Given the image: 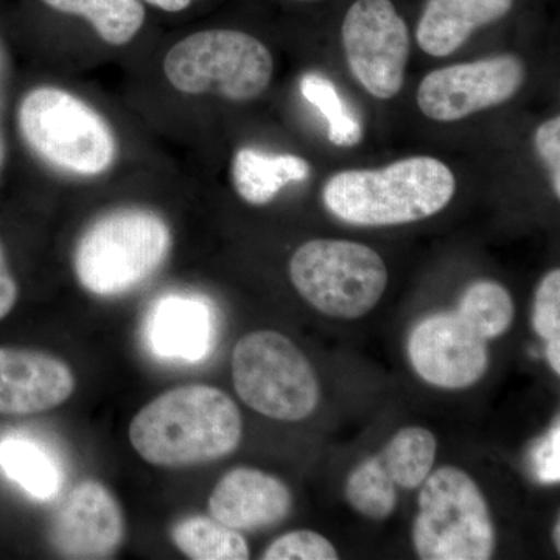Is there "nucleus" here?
<instances>
[{
	"mask_svg": "<svg viewBox=\"0 0 560 560\" xmlns=\"http://www.w3.org/2000/svg\"><path fill=\"white\" fill-rule=\"evenodd\" d=\"M302 95L323 114L329 125V140L337 147H355L363 138V127L342 101L334 81L323 73H307L301 81Z\"/></svg>",
	"mask_w": 560,
	"mask_h": 560,
	"instance_id": "nucleus-24",
	"label": "nucleus"
},
{
	"mask_svg": "<svg viewBox=\"0 0 560 560\" xmlns=\"http://www.w3.org/2000/svg\"><path fill=\"white\" fill-rule=\"evenodd\" d=\"M396 488L375 455L352 470L346 481L345 495L359 514L372 521H385L396 510Z\"/></svg>",
	"mask_w": 560,
	"mask_h": 560,
	"instance_id": "nucleus-23",
	"label": "nucleus"
},
{
	"mask_svg": "<svg viewBox=\"0 0 560 560\" xmlns=\"http://www.w3.org/2000/svg\"><path fill=\"white\" fill-rule=\"evenodd\" d=\"M172 539L180 552L194 560H246L249 547L238 530L213 517L184 518L176 523Z\"/></svg>",
	"mask_w": 560,
	"mask_h": 560,
	"instance_id": "nucleus-21",
	"label": "nucleus"
},
{
	"mask_svg": "<svg viewBox=\"0 0 560 560\" xmlns=\"http://www.w3.org/2000/svg\"><path fill=\"white\" fill-rule=\"evenodd\" d=\"M143 5L153 7V9L164 11V13L178 14L189 10L195 0H140Z\"/></svg>",
	"mask_w": 560,
	"mask_h": 560,
	"instance_id": "nucleus-30",
	"label": "nucleus"
},
{
	"mask_svg": "<svg viewBox=\"0 0 560 560\" xmlns=\"http://www.w3.org/2000/svg\"><path fill=\"white\" fill-rule=\"evenodd\" d=\"M46 9L86 22L113 47L130 44L142 31L147 9L140 0H39Z\"/></svg>",
	"mask_w": 560,
	"mask_h": 560,
	"instance_id": "nucleus-18",
	"label": "nucleus"
},
{
	"mask_svg": "<svg viewBox=\"0 0 560 560\" xmlns=\"http://www.w3.org/2000/svg\"><path fill=\"white\" fill-rule=\"evenodd\" d=\"M18 301V283L7 261L5 250L0 245V320L5 318Z\"/></svg>",
	"mask_w": 560,
	"mask_h": 560,
	"instance_id": "nucleus-29",
	"label": "nucleus"
},
{
	"mask_svg": "<svg viewBox=\"0 0 560 560\" xmlns=\"http://www.w3.org/2000/svg\"><path fill=\"white\" fill-rule=\"evenodd\" d=\"M533 326L540 338H560V271L552 270L540 280L534 298Z\"/></svg>",
	"mask_w": 560,
	"mask_h": 560,
	"instance_id": "nucleus-26",
	"label": "nucleus"
},
{
	"mask_svg": "<svg viewBox=\"0 0 560 560\" xmlns=\"http://www.w3.org/2000/svg\"><path fill=\"white\" fill-rule=\"evenodd\" d=\"M529 466L537 481L555 485L560 481V425L559 419L550 431L534 442L529 453Z\"/></svg>",
	"mask_w": 560,
	"mask_h": 560,
	"instance_id": "nucleus-27",
	"label": "nucleus"
},
{
	"mask_svg": "<svg viewBox=\"0 0 560 560\" xmlns=\"http://www.w3.org/2000/svg\"><path fill=\"white\" fill-rule=\"evenodd\" d=\"M65 361L39 350L0 348V415L28 416L60 407L75 390Z\"/></svg>",
	"mask_w": 560,
	"mask_h": 560,
	"instance_id": "nucleus-13",
	"label": "nucleus"
},
{
	"mask_svg": "<svg viewBox=\"0 0 560 560\" xmlns=\"http://www.w3.org/2000/svg\"><path fill=\"white\" fill-rule=\"evenodd\" d=\"M526 80L525 62L512 54L436 69L420 81L418 105L431 120L456 121L510 102Z\"/></svg>",
	"mask_w": 560,
	"mask_h": 560,
	"instance_id": "nucleus-10",
	"label": "nucleus"
},
{
	"mask_svg": "<svg viewBox=\"0 0 560 560\" xmlns=\"http://www.w3.org/2000/svg\"><path fill=\"white\" fill-rule=\"evenodd\" d=\"M456 312L489 341L510 330L515 305L510 291L499 282L478 280L464 291Z\"/></svg>",
	"mask_w": 560,
	"mask_h": 560,
	"instance_id": "nucleus-22",
	"label": "nucleus"
},
{
	"mask_svg": "<svg viewBox=\"0 0 560 560\" xmlns=\"http://www.w3.org/2000/svg\"><path fill=\"white\" fill-rule=\"evenodd\" d=\"M275 61L261 40L231 28L191 33L165 55V79L180 94L249 102L270 86Z\"/></svg>",
	"mask_w": 560,
	"mask_h": 560,
	"instance_id": "nucleus-5",
	"label": "nucleus"
},
{
	"mask_svg": "<svg viewBox=\"0 0 560 560\" xmlns=\"http://www.w3.org/2000/svg\"><path fill=\"white\" fill-rule=\"evenodd\" d=\"M350 72L372 97L389 101L405 83L410 35L390 0H355L341 27Z\"/></svg>",
	"mask_w": 560,
	"mask_h": 560,
	"instance_id": "nucleus-9",
	"label": "nucleus"
},
{
	"mask_svg": "<svg viewBox=\"0 0 560 560\" xmlns=\"http://www.w3.org/2000/svg\"><path fill=\"white\" fill-rule=\"evenodd\" d=\"M291 508L293 495L285 482L249 467L228 471L209 497L210 517L235 530L279 525Z\"/></svg>",
	"mask_w": 560,
	"mask_h": 560,
	"instance_id": "nucleus-14",
	"label": "nucleus"
},
{
	"mask_svg": "<svg viewBox=\"0 0 560 560\" xmlns=\"http://www.w3.org/2000/svg\"><path fill=\"white\" fill-rule=\"evenodd\" d=\"M455 190V175L444 162L412 156L378 171L337 173L324 184L323 201L353 226H397L436 215Z\"/></svg>",
	"mask_w": 560,
	"mask_h": 560,
	"instance_id": "nucleus-2",
	"label": "nucleus"
},
{
	"mask_svg": "<svg viewBox=\"0 0 560 560\" xmlns=\"http://www.w3.org/2000/svg\"><path fill=\"white\" fill-rule=\"evenodd\" d=\"M334 545L315 530L300 529L283 534L265 550V560H337Z\"/></svg>",
	"mask_w": 560,
	"mask_h": 560,
	"instance_id": "nucleus-25",
	"label": "nucleus"
},
{
	"mask_svg": "<svg viewBox=\"0 0 560 560\" xmlns=\"http://www.w3.org/2000/svg\"><path fill=\"white\" fill-rule=\"evenodd\" d=\"M0 467L35 499L51 500L60 492V467L35 441L10 438L0 442Z\"/></svg>",
	"mask_w": 560,
	"mask_h": 560,
	"instance_id": "nucleus-19",
	"label": "nucleus"
},
{
	"mask_svg": "<svg viewBox=\"0 0 560 560\" xmlns=\"http://www.w3.org/2000/svg\"><path fill=\"white\" fill-rule=\"evenodd\" d=\"M552 539H555L556 548L560 550V525L556 523L555 530H552Z\"/></svg>",
	"mask_w": 560,
	"mask_h": 560,
	"instance_id": "nucleus-32",
	"label": "nucleus"
},
{
	"mask_svg": "<svg viewBox=\"0 0 560 560\" xmlns=\"http://www.w3.org/2000/svg\"><path fill=\"white\" fill-rule=\"evenodd\" d=\"M125 537L119 501L102 482L81 481L70 490L50 526L55 550L68 559H103L117 551Z\"/></svg>",
	"mask_w": 560,
	"mask_h": 560,
	"instance_id": "nucleus-12",
	"label": "nucleus"
},
{
	"mask_svg": "<svg viewBox=\"0 0 560 560\" xmlns=\"http://www.w3.org/2000/svg\"><path fill=\"white\" fill-rule=\"evenodd\" d=\"M241 410L209 385L167 390L131 420L132 448L151 466L189 467L231 455L241 444Z\"/></svg>",
	"mask_w": 560,
	"mask_h": 560,
	"instance_id": "nucleus-1",
	"label": "nucleus"
},
{
	"mask_svg": "<svg viewBox=\"0 0 560 560\" xmlns=\"http://www.w3.org/2000/svg\"><path fill=\"white\" fill-rule=\"evenodd\" d=\"M438 441L422 427L401 429L378 453L382 466L394 485L401 489H418L429 478L436 459Z\"/></svg>",
	"mask_w": 560,
	"mask_h": 560,
	"instance_id": "nucleus-20",
	"label": "nucleus"
},
{
	"mask_svg": "<svg viewBox=\"0 0 560 560\" xmlns=\"http://www.w3.org/2000/svg\"><path fill=\"white\" fill-rule=\"evenodd\" d=\"M232 381L241 399L270 419L298 422L319 404V382L311 361L279 331H253L235 345Z\"/></svg>",
	"mask_w": 560,
	"mask_h": 560,
	"instance_id": "nucleus-8",
	"label": "nucleus"
},
{
	"mask_svg": "<svg viewBox=\"0 0 560 560\" xmlns=\"http://www.w3.org/2000/svg\"><path fill=\"white\" fill-rule=\"evenodd\" d=\"M412 544L423 560H488L495 528L477 482L458 467L444 466L420 486Z\"/></svg>",
	"mask_w": 560,
	"mask_h": 560,
	"instance_id": "nucleus-6",
	"label": "nucleus"
},
{
	"mask_svg": "<svg viewBox=\"0 0 560 560\" xmlns=\"http://www.w3.org/2000/svg\"><path fill=\"white\" fill-rule=\"evenodd\" d=\"M213 329L215 319L205 301L171 294L151 307L145 337L151 352L160 359L197 363L212 349Z\"/></svg>",
	"mask_w": 560,
	"mask_h": 560,
	"instance_id": "nucleus-15",
	"label": "nucleus"
},
{
	"mask_svg": "<svg viewBox=\"0 0 560 560\" xmlns=\"http://www.w3.org/2000/svg\"><path fill=\"white\" fill-rule=\"evenodd\" d=\"M172 242L171 226L153 210H113L81 234L73 271L80 285L95 296H121L160 270Z\"/></svg>",
	"mask_w": 560,
	"mask_h": 560,
	"instance_id": "nucleus-3",
	"label": "nucleus"
},
{
	"mask_svg": "<svg viewBox=\"0 0 560 560\" xmlns=\"http://www.w3.org/2000/svg\"><path fill=\"white\" fill-rule=\"evenodd\" d=\"M547 359L550 363L552 372L556 375L560 374V338L548 341L547 345Z\"/></svg>",
	"mask_w": 560,
	"mask_h": 560,
	"instance_id": "nucleus-31",
	"label": "nucleus"
},
{
	"mask_svg": "<svg viewBox=\"0 0 560 560\" xmlns=\"http://www.w3.org/2000/svg\"><path fill=\"white\" fill-rule=\"evenodd\" d=\"M534 145L550 173L552 191L560 198V117H552L537 128Z\"/></svg>",
	"mask_w": 560,
	"mask_h": 560,
	"instance_id": "nucleus-28",
	"label": "nucleus"
},
{
	"mask_svg": "<svg viewBox=\"0 0 560 560\" xmlns=\"http://www.w3.org/2000/svg\"><path fill=\"white\" fill-rule=\"evenodd\" d=\"M408 357L422 381L444 389L469 388L489 368L488 340L456 311L420 320L408 340Z\"/></svg>",
	"mask_w": 560,
	"mask_h": 560,
	"instance_id": "nucleus-11",
	"label": "nucleus"
},
{
	"mask_svg": "<svg viewBox=\"0 0 560 560\" xmlns=\"http://www.w3.org/2000/svg\"><path fill=\"white\" fill-rule=\"evenodd\" d=\"M311 175V164L294 154L268 156L260 151L242 149L232 160V183L242 200L253 206L272 201L282 187Z\"/></svg>",
	"mask_w": 560,
	"mask_h": 560,
	"instance_id": "nucleus-17",
	"label": "nucleus"
},
{
	"mask_svg": "<svg viewBox=\"0 0 560 560\" xmlns=\"http://www.w3.org/2000/svg\"><path fill=\"white\" fill-rule=\"evenodd\" d=\"M512 5L514 0H429L416 39L431 57H448L471 33L506 16Z\"/></svg>",
	"mask_w": 560,
	"mask_h": 560,
	"instance_id": "nucleus-16",
	"label": "nucleus"
},
{
	"mask_svg": "<svg viewBox=\"0 0 560 560\" xmlns=\"http://www.w3.org/2000/svg\"><path fill=\"white\" fill-rule=\"evenodd\" d=\"M290 279L313 308L337 319L368 315L388 287L381 254L349 241L305 242L291 256Z\"/></svg>",
	"mask_w": 560,
	"mask_h": 560,
	"instance_id": "nucleus-7",
	"label": "nucleus"
},
{
	"mask_svg": "<svg viewBox=\"0 0 560 560\" xmlns=\"http://www.w3.org/2000/svg\"><path fill=\"white\" fill-rule=\"evenodd\" d=\"M18 121L33 153L55 171L98 176L117 161L119 145L108 120L61 88L40 86L28 92Z\"/></svg>",
	"mask_w": 560,
	"mask_h": 560,
	"instance_id": "nucleus-4",
	"label": "nucleus"
}]
</instances>
